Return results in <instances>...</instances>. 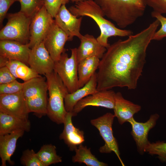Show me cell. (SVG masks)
Instances as JSON below:
<instances>
[{
	"mask_svg": "<svg viewBox=\"0 0 166 166\" xmlns=\"http://www.w3.org/2000/svg\"><path fill=\"white\" fill-rule=\"evenodd\" d=\"M105 16L124 29L142 17L147 5L144 0H93Z\"/></svg>",
	"mask_w": 166,
	"mask_h": 166,
	"instance_id": "cell-3",
	"label": "cell"
},
{
	"mask_svg": "<svg viewBox=\"0 0 166 166\" xmlns=\"http://www.w3.org/2000/svg\"><path fill=\"white\" fill-rule=\"evenodd\" d=\"M73 115L72 112H67L64 122V128L60 136V139L63 140L71 151L75 150L85 140L83 131L75 127L72 122Z\"/></svg>",
	"mask_w": 166,
	"mask_h": 166,
	"instance_id": "cell-17",
	"label": "cell"
},
{
	"mask_svg": "<svg viewBox=\"0 0 166 166\" xmlns=\"http://www.w3.org/2000/svg\"><path fill=\"white\" fill-rule=\"evenodd\" d=\"M80 40V45L77 50L78 63L92 57L101 59L107 50V48L101 45L93 35L86 34L83 35Z\"/></svg>",
	"mask_w": 166,
	"mask_h": 166,
	"instance_id": "cell-16",
	"label": "cell"
},
{
	"mask_svg": "<svg viewBox=\"0 0 166 166\" xmlns=\"http://www.w3.org/2000/svg\"><path fill=\"white\" fill-rule=\"evenodd\" d=\"M151 15L159 21L161 26L160 28L155 33L152 40L160 41L166 38V17L153 11L151 13Z\"/></svg>",
	"mask_w": 166,
	"mask_h": 166,
	"instance_id": "cell-29",
	"label": "cell"
},
{
	"mask_svg": "<svg viewBox=\"0 0 166 166\" xmlns=\"http://www.w3.org/2000/svg\"><path fill=\"white\" fill-rule=\"evenodd\" d=\"M45 76L49 95L47 115L56 123L63 124L67 113L65 107L64 99L69 93L60 77L54 71Z\"/></svg>",
	"mask_w": 166,
	"mask_h": 166,
	"instance_id": "cell-4",
	"label": "cell"
},
{
	"mask_svg": "<svg viewBox=\"0 0 166 166\" xmlns=\"http://www.w3.org/2000/svg\"><path fill=\"white\" fill-rule=\"evenodd\" d=\"M0 112L28 120L30 113L22 90L14 94H0Z\"/></svg>",
	"mask_w": 166,
	"mask_h": 166,
	"instance_id": "cell-10",
	"label": "cell"
},
{
	"mask_svg": "<svg viewBox=\"0 0 166 166\" xmlns=\"http://www.w3.org/2000/svg\"><path fill=\"white\" fill-rule=\"evenodd\" d=\"M15 2V0H0V24L2 26V23L6 18L7 12L10 6Z\"/></svg>",
	"mask_w": 166,
	"mask_h": 166,
	"instance_id": "cell-34",
	"label": "cell"
},
{
	"mask_svg": "<svg viewBox=\"0 0 166 166\" xmlns=\"http://www.w3.org/2000/svg\"><path fill=\"white\" fill-rule=\"evenodd\" d=\"M76 154L73 156V163H84L88 166H106L108 164L99 161L91 152L90 148H88L82 144L80 145L75 150Z\"/></svg>",
	"mask_w": 166,
	"mask_h": 166,
	"instance_id": "cell-24",
	"label": "cell"
},
{
	"mask_svg": "<svg viewBox=\"0 0 166 166\" xmlns=\"http://www.w3.org/2000/svg\"><path fill=\"white\" fill-rule=\"evenodd\" d=\"M159 115L157 113L152 114L144 123L136 121L133 117L128 121L132 127L131 134L135 141L137 151L141 155L145 152L146 147L149 142L148 135L150 130L156 125Z\"/></svg>",
	"mask_w": 166,
	"mask_h": 166,
	"instance_id": "cell-12",
	"label": "cell"
},
{
	"mask_svg": "<svg viewBox=\"0 0 166 166\" xmlns=\"http://www.w3.org/2000/svg\"><path fill=\"white\" fill-rule=\"evenodd\" d=\"M114 114L108 113L96 119L90 121L91 124L98 130L100 134L104 141V145L99 149L101 153H110L113 152L117 155L123 166H124L121 157L118 145L113 135L112 125Z\"/></svg>",
	"mask_w": 166,
	"mask_h": 166,
	"instance_id": "cell-7",
	"label": "cell"
},
{
	"mask_svg": "<svg viewBox=\"0 0 166 166\" xmlns=\"http://www.w3.org/2000/svg\"><path fill=\"white\" fill-rule=\"evenodd\" d=\"M141 109L140 105L124 99L121 92L116 93L114 115L120 124L128 122Z\"/></svg>",
	"mask_w": 166,
	"mask_h": 166,
	"instance_id": "cell-18",
	"label": "cell"
},
{
	"mask_svg": "<svg viewBox=\"0 0 166 166\" xmlns=\"http://www.w3.org/2000/svg\"><path fill=\"white\" fill-rule=\"evenodd\" d=\"M31 49L28 44L13 40L0 41V56L9 60L19 61L28 65Z\"/></svg>",
	"mask_w": 166,
	"mask_h": 166,
	"instance_id": "cell-15",
	"label": "cell"
},
{
	"mask_svg": "<svg viewBox=\"0 0 166 166\" xmlns=\"http://www.w3.org/2000/svg\"><path fill=\"white\" fill-rule=\"evenodd\" d=\"M86 0H69L72 2H75V3L77 2H80Z\"/></svg>",
	"mask_w": 166,
	"mask_h": 166,
	"instance_id": "cell-35",
	"label": "cell"
},
{
	"mask_svg": "<svg viewBox=\"0 0 166 166\" xmlns=\"http://www.w3.org/2000/svg\"><path fill=\"white\" fill-rule=\"evenodd\" d=\"M100 61L99 58L94 56L84 59L78 63L79 89L83 87L89 81L98 69Z\"/></svg>",
	"mask_w": 166,
	"mask_h": 166,
	"instance_id": "cell-23",
	"label": "cell"
},
{
	"mask_svg": "<svg viewBox=\"0 0 166 166\" xmlns=\"http://www.w3.org/2000/svg\"><path fill=\"white\" fill-rule=\"evenodd\" d=\"M37 154L44 166L62 162L61 157L57 154L56 147L51 144L43 145Z\"/></svg>",
	"mask_w": 166,
	"mask_h": 166,
	"instance_id": "cell-25",
	"label": "cell"
},
{
	"mask_svg": "<svg viewBox=\"0 0 166 166\" xmlns=\"http://www.w3.org/2000/svg\"><path fill=\"white\" fill-rule=\"evenodd\" d=\"M25 132L22 130H18L10 133L0 135L1 166H6V162L10 165L14 164L11 157L15 150L18 140L23 135Z\"/></svg>",
	"mask_w": 166,
	"mask_h": 166,
	"instance_id": "cell-19",
	"label": "cell"
},
{
	"mask_svg": "<svg viewBox=\"0 0 166 166\" xmlns=\"http://www.w3.org/2000/svg\"><path fill=\"white\" fill-rule=\"evenodd\" d=\"M147 6L153 11L161 14H166V0H144Z\"/></svg>",
	"mask_w": 166,
	"mask_h": 166,
	"instance_id": "cell-32",
	"label": "cell"
},
{
	"mask_svg": "<svg viewBox=\"0 0 166 166\" xmlns=\"http://www.w3.org/2000/svg\"><path fill=\"white\" fill-rule=\"evenodd\" d=\"M97 73L95 72L83 87L73 93H68L66 95L64 99V105L67 112H72L74 106L78 101L98 91L97 89Z\"/></svg>",
	"mask_w": 166,
	"mask_h": 166,
	"instance_id": "cell-20",
	"label": "cell"
},
{
	"mask_svg": "<svg viewBox=\"0 0 166 166\" xmlns=\"http://www.w3.org/2000/svg\"><path fill=\"white\" fill-rule=\"evenodd\" d=\"M31 49L28 62L31 68L38 74L44 76L54 71L55 62L43 42Z\"/></svg>",
	"mask_w": 166,
	"mask_h": 166,
	"instance_id": "cell-9",
	"label": "cell"
},
{
	"mask_svg": "<svg viewBox=\"0 0 166 166\" xmlns=\"http://www.w3.org/2000/svg\"><path fill=\"white\" fill-rule=\"evenodd\" d=\"M56 24L67 35L69 41L73 40L75 36L80 39L82 35L80 32L82 18L77 17L68 10L65 5H62L54 18Z\"/></svg>",
	"mask_w": 166,
	"mask_h": 166,
	"instance_id": "cell-13",
	"label": "cell"
},
{
	"mask_svg": "<svg viewBox=\"0 0 166 166\" xmlns=\"http://www.w3.org/2000/svg\"><path fill=\"white\" fill-rule=\"evenodd\" d=\"M31 128L29 120L0 112V135L18 130L29 132Z\"/></svg>",
	"mask_w": 166,
	"mask_h": 166,
	"instance_id": "cell-21",
	"label": "cell"
},
{
	"mask_svg": "<svg viewBox=\"0 0 166 166\" xmlns=\"http://www.w3.org/2000/svg\"><path fill=\"white\" fill-rule=\"evenodd\" d=\"M77 50V48L71 49L70 57L65 50L59 59L54 63V71L60 77L70 93L79 89Z\"/></svg>",
	"mask_w": 166,
	"mask_h": 166,
	"instance_id": "cell-6",
	"label": "cell"
},
{
	"mask_svg": "<svg viewBox=\"0 0 166 166\" xmlns=\"http://www.w3.org/2000/svg\"><path fill=\"white\" fill-rule=\"evenodd\" d=\"M54 18L43 5L32 17L30 27V37L28 43L31 49L43 42Z\"/></svg>",
	"mask_w": 166,
	"mask_h": 166,
	"instance_id": "cell-8",
	"label": "cell"
},
{
	"mask_svg": "<svg viewBox=\"0 0 166 166\" xmlns=\"http://www.w3.org/2000/svg\"><path fill=\"white\" fill-rule=\"evenodd\" d=\"M20 162L25 166H44L37 153L32 149H27L23 152L20 158Z\"/></svg>",
	"mask_w": 166,
	"mask_h": 166,
	"instance_id": "cell-28",
	"label": "cell"
},
{
	"mask_svg": "<svg viewBox=\"0 0 166 166\" xmlns=\"http://www.w3.org/2000/svg\"><path fill=\"white\" fill-rule=\"evenodd\" d=\"M145 152L151 155H157L162 163H166V142L159 140L148 143L145 149Z\"/></svg>",
	"mask_w": 166,
	"mask_h": 166,
	"instance_id": "cell-27",
	"label": "cell"
},
{
	"mask_svg": "<svg viewBox=\"0 0 166 166\" xmlns=\"http://www.w3.org/2000/svg\"><path fill=\"white\" fill-rule=\"evenodd\" d=\"M68 37L55 23L54 19L43 41L45 46L54 62L65 50L64 46Z\"/></svg>",
	"mask_w": 166,
	"mask_h": 166,
	"instance_id": "cell-11",
	"label": "cell"
},
{
	"mask_svg": "<svg viewBox=\"0 0 166 166\" xmlns=\"http://www.w3.org/2000/svg\"><path fill=\"white\" fill-rule=\"evenodd\" d=\"M16 79L7 66L0 67V84L9 83Z\"/></svg>",
	"mask_w": 166,
	"mask_h": 166,
	"instance_id": "cell-33",
	"label": "cell"
},
{
	"mask_svg": "<svg viewBox=\"0 0 166 166\" xmlns=\"http://www.w3.org/2000/svg\"><path fill=\"white\" fill-rule=\"evenodd\" d=\"M69 0H43V5L48 13L53 18L61 6L68 3Z\"/></svg>",
	"mask_w": 166,
	"mask_h": 166,
	"instance_id": "cell-30",
	"label": "cell"
},
{
	"mask_svg": "<svg viewBox=\"0 0 166 166\" xmlns=\"http://www.w3.org/2000/svg\"><path fill=\"white\" fill-rule=\"evenodd\" d=\"M27 65L20 61L9 60L0 56V67L7 66L16 78L25 82L40 76Z\"/></svg>",
	"mask_w": 166,
	"mask_h": 166,
	"instance_id": "cell-22",
	"label": "cell"
},
{
	"mask_svg": "<svg viewBox=\"0 0 166 166\" xmlns=\"http://www.w3.org/2000/svg\"><path fill=\"white\" fill-rule=\"evenodd\" d=\"M19 2L20 11L32 18L43 5V0H15Z\"/></svg>",
	"mask_w": 166,
	"mask_h": 166,
	"instance_id": "cell-26",
	"label": "cell"
},
{
	"mask_svg": "<svg viewBox=\"0 0 166 166\" xmlns=\"http://www.w3.org/2000/svg\"><path fill=\"white\" fill-rule=\"evenodd\" d=\"M24 83L19 82L16 80L9 83L0 84V94H12L22 90Z\"/></svg>",
	"mask_w": 166,
	"mask_h": 166,
	"instance_id": "cell-31",
	"label": "cell"
},
{
	"mask_svg": "<svg viewBox=\"0 0 166 166\" xmlns=\"http://www.w3.org/2000/svg\"><path fill=\"white\" fill-rule=\"evenodd\" d=\"M6 18L7 22L0 30V40H13L28 44L32 18L19 11L7 14Z\"/></svg>",
	"mask_w": 166,
	"mask_h": 166,
	"instance_id": "cell-5",
	"label": "cell"
},
{
	"mask_svg": "<svg viewBox=\"0 0 166 166\" xmlns=\"http://www.w3.org/2000/svg\"><path fill=\"white\" fill-rule=\"evenodd\" d=\"M69 10L78 17L87 16L96 22L100 31L97 38L98 42L107 49L110 46L109 38L111 37H128L132 34L130 30L119 28L109 21L105 19V15L100 6L93 0H86L75 3L70 7Z\"/></svg>",
	"mask_w": 166,
	"mask_h": 166,
	"instance_id": "cell-2",
	"label": "cell"
},
{
	"mask_svg": "<svg viewBox=\"0 0 166 166\" xmlns=\"http://www.w3.org/2000/svg\"><path fill=\"white\" fill-rule=\"evenodd\" d=\"M116 93L113 90H105L98 91L78 101L74 106L72 113L73 117L88 106L101 107L113 109L115 103Z\"/></svg>",
	"mask_w": 166,
	"mask_h": 166,
	"instance_id": "cell-14",
	"label": "cell"
},
{
	"mask_svg": "<svg viewBox=\"0 0 166 166\" xmlns=\"http://www.w3.org/2000/svg\"><path fill=\"white\" fill-rule=\"evenodd\" d=\"M160 24L156 19L138 33L110 45L100 60L97 74L98 91L117 87L136 88L147 49Z\"/></svg>",
	"mask_w": 166,
	"mask_h": 166,
	"instance_id": "cell-1",
	"label": "cell"
}]
</instances>
